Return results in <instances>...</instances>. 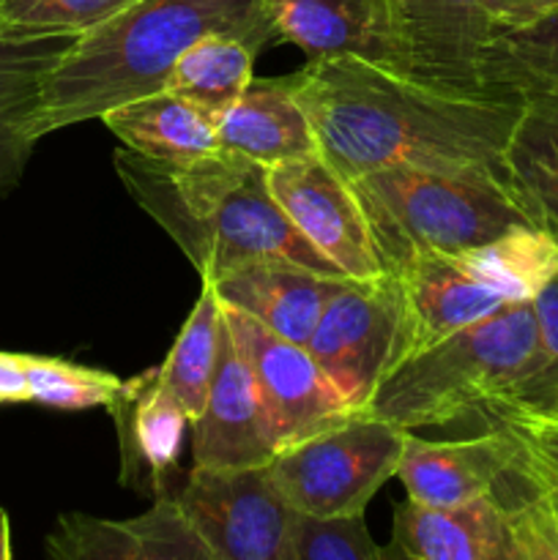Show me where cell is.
<instances>
[{"label": "cell", "instance_id": "6da1fadb", "mask_svg": "<svg viewBox=\"0 0 558 560\" xmlns=\"http://www.w3.org/2000/svg\"><path fill=\"white\" fill-rule=\"evenodd\" d=\"M323 159L348 180L383 167L487 170L507 175L523 93H452L372 60H310L284 77Z\"/></svg>", "mask_w": 558, "mask_h": 560}, {"label": "cell", "instance_id": "7a4b0ae2", "mask_svg": "<svg viewBox=\"0 0 558 560\" xmlns=\"http://www.w3.org/2000/svg\"><path fill=\"white\" fill-rule=\"evenodd\" d=\"M211 33L241 38L255 55L279 42L266 0H131L80 33L49 71L36 137L164 91L181 55Z\"/></svg>", "mask_w": 558, "mask_h": 560}, {"label": "cell", "instance_id": "3957f363", "mask_svg": "<svg viewBox=\"0 0 558 560\" xmlns=\"http://www.w3.org/2000/svg\"><path fill=\"white\" fill-rule=\"evenodd\" d=\"M113 162L131 200L178 244L202 282H219L263 257H288L345 277L295 233L268 189V167L241 153L217 148L164 162L120 145Z\"/></svg>", "mask_w": 558, "mask_h": 560}, {"label": "cell", "instance_id": "277c9868", "mask_svg": "<svg viewBox=\"0 0 558 560\" xmlns=\"http://www.w3.org/2000/svg\"><path fill=\"white\" fill-rule=\"evenodd\" d=\"M350 186L386 277L425 252L457 255L512 228H539L512 178L487 170L383 167Z\"/></svg>", "mask_w": 558, "mask_h": 560}, {"label": "cell", "instance_id": "5b68a950", "mask_svg": "<svg viewBox=\"0 0 558 560\" xmlns=\"http://www.w3.org/2000/svg\"><path fill=\"white\" fill-rule=\"evenodd\" d=\"M539 328L531 301L503 304L386 375L361 413L403 430L485 413L534 372Z\"/></svg>", "mask_w": 558, "mask_h": 560}, {"label": "cell", "instance_id": "8992f818", "mask_svg": "<svg viewBox=\"0 0 558 560\" xmlns=\"http://www.w3.org/2000/svg\"><path fill=\"white\" fill-rule=\"evenodd\" d=\"M386 558L405 560H558V536L520 465L485 495L457 506H425L410 498L394 506Z\"/></svg>", "mask_w": 558, "mask_h": 560}, {"label": "cell", "instance_id": "52a82bcc", "mask_svg": "<svg viewBox=\"0 0 558 560\" xmlns=\"http://www.w3.org/2000/svg\"><path fill=\"white\" fill-rule=\"evenodd\" d=\"M408 430L367 413H350L304 441L277 452L268 474L295 512L315 517L367 512L397 476Z\"/></svg>", "mask_w": 558, "mask_h": 560}, {"label": "cell", "instance_id": "ba28073f", "mask_svg": "<svg viewBox=\"0 0 558 560\" xmlns=\"http://www.w3.org/2000/svg\"><path fill=\"white\" fill-rule=\"evenodd\" d=\"M211 560H284L290 506L263 468H200L170 490Z\"/></svg>", "mask_w": 558, "mask_h": 560}, {"label": "cell", "instance_id": "9c48e42d", "mask_svg": "<svg viewBox=\"0 0 558 560\" xmlns=\"http://www.w3.org/2000/svg\"><path fill=\"white\" fill-rule=\"evenodd\" d=\"M399 328L394 279L350 282L332 299L306 350L350 413H361L392 372Z\"/></svg>", "mask_w": 558, "mask_h": 560}, {"label": "cell", "instance_id": "30bf717a", "mask_svg": "<svg viewBox=\"0 0 558 560\" xmlns=\"http://www.w3.org/2000/svg\"><path fill=\"white\" fill-rule=\"evenodd\" d=\"M266 178L288 222L317 255L353 282H381L386 277L353 186L323 153L274 164Z\"/></svg>", "mask_w": 558, "mask_h": 560}, {"label": "cell", "instance_id": "8fae6325", "mask_svg": "<svg viewBox=\"0 0 558 560\" xmlns=\"http://www.w3.org/2000/svg\"><path fill=\"white\" fill-rule=\"evenodd\" d=\"M222 315L260 388L277 452L348 419V405L326 381L306 345L268 331L233 306L222 304Z\"/></svg>", "mask_w": 558, "mask_h": 560}, {"label": "cell", "instance_id": "7c38bea8", "mask_svg": "<svg viewBox=\"0 0 558 560\" xmlns=\"http://www.w3.org/2000/svg\"><path fill=\"white\" fill-rule=\"evenodd\" d=\"M383 9L399 74L452 93H501L481 82V49L496 27L479 0H383Z\"/></svg>", "mask_w": 558, "mask_h": 560}, {"label": "cell", "instance_id": "4fadbf2b", "mask_svg": "<svg viewBox=\"0 0 558 560\" xmlns=\"http://www.w3.org/2000/svg\"><path fill=\"white\" fill-rule=\"evenodd\" d=\"M388 279H394L399 301L392 370L507 304L501 295L476 282L452 255L443 252L410 257Z\"/></svg>", "mask_w": 558, "mask_h": 560}, {"label": "cell", "instance_id": "5bb4252c", "mask_svg": "<svg viewBox=\"0 0 558 560\" xmlns=\"http://www.w3.org/2000/svg\"><path fill=\"white\" fill-rule=\"evenodd\" d=\"M191 457L200 468H263L277 457L260 388L228 323L206 408L191 421Z\"/></svg>", "mask_w": 558, "mask_h": 560}, {"label": "cell", "instance_id": "9a60e30c", "mask_svg": "<svg viewBox=\"0 0 558 560\" xmlns=\"http://www.w3.org/2000/svg\"><path fill=\"white\" fill-rule=\"evenodd\" d=\"M47 556L55 560H211L170 490L153 495V506L135 520L63 514L47 536Z\"/></svg>", "mask_w": 558, "mask_h": 560}, {"label": "cell", "instance_id": "2e32d148", "mask_svg": "<svg viewBox=\"0 0 558 560\" xmlns=\"http://www.w3.org/2000/svg\"><path fill=\"white\" fill-rule=\"evenodd\" d=\"M518 454V438L501 421H487V432L465 441L432 443L405 438L397 479L410 501L425 506H457L490 492Z\"/></svg>", "mask_w": 558, "mask_h": 560}, {"label": "cell", "instance_id": "e0dca14e", "mask_svg": "<svg viewBox=\"0 0 558 560\" xmlns=\"http://www.w3.org/2000/svg\"><path fill=\"white\" fill-rule=\"evenodd\" d=\"M353 279L328 277L288 257H263L211 282L224 306L255 317L290 342L306 345L317 320Z\"/></svg>", "mask_w": 558, "mask_h": 560}, {"label": "cell", "instance_id": "ac0fdd59", "mask_svg": "<svg viewBox=\"0 0 558 560\" xmlns=\"http://www.w3.org/2000/svg\"><path fill=\"white\" fill-rule=\"evenodd\" d=\"M266 9L279 42L295 44L310 60L353 55L397 71L383 0H266Z\"/></svg>", "mask_w": 558, "mask_h": 560}, {"label": "cell", "instance_id": "d6986e66", "mask_svg": "<svg viewBox=\"0 0 558 560\" xmlns=\"http://www.w3.org/2000/svg\"><path fill=\"white\" fill-rule=\"evenodd\" d=\"M107 410L118 424L124 485L137 487V476H142V490L153 495L170 490L167 474L178 463L184 430L191 421L164 386L159 366L124 383Z\"/></svg>", "mask_w": 558, "mask_h": 560}, {"label": "cell", "instance_id": "ffe728a7", "mask_svg": "<svg viewBox=\"0 0 558 560\" xmlns=\"http://www.w3.org/2000/svg\"><path fill=\"white\" fill-rule=\"evenodd\" d=\"M217 142L263 167L321 153L304 107L288 80H252L239 102L219 115Z\"/></svg>", "mask_w": 558, "mask_h": 560}, {"label": "cell", "instance_id": "44dd1931", "mask_svg": "<svg viewBox=\"0 0 558 560\" xmlns=\"http://www.w3.org/2000/svg\"><path fill=\"white\" fill-rule=\"evenodd\" d=\"M77 36L0 42V197L20 184L36 137L44 80Z\"/></svg>", "mask_w": 558, "mask_h": 560}, {"label": "cell", "instance_id": "7402d4cb", "mask_svg": "<svg viewBox=\"0 0 558 560\" xmlns=\"http://www.w3.org/2000/svg\"><path fill=\"white\" fill-rule=\"evenodd\" d=\"M98 120L124 142V148L148 159L184 162L219 148V115L173 91L148 93L118 104Z\"/></svg>", "mask_w": 558, "mask_h": 560}, {"label": "cell", "instance_id": "603a6c76", "mask_svg": "<svg viewBox=\"0 0 558 560\" xmlns=\"http://www.w3.org/2000/svg\"><path fill=\"white\" fill-rule=\"evenodd\" d=\"M507 173L536 224L558 238V88L523 93L507 145Z\"/></svg>", "mask_w": 558, "mask_h": 560}, {"label": "cell", "instance_id": "cb8c5ba5", "mask_svg": "<svg viewBox=\"0 0 558 560\" xmlns=\"http://www.w3.org/2000/svg\"><path fill=\"white\" fill-rule=\"evenodd\" d=\"M452 257L507 304H520L534 301L558 273V238L550 230L523 224Z\"/></svg>", "mask_w": 558, "mask_h": 560}, {"label": "cell", "instance_id": "d4e9b609", "mask_svg": "<svg viewBox=\"0 0 558 560\" xmlns=\"http://www.w3.org/2000/svg\"><path fill=\"white\" fill-rule=\"evenodd\" d=\"M222 328V301H219L211 282H202L200 299L191 306L173 350L159 366L164 386L178 399L189 421H195L206 408L208 388H211L213 372H217Z\"/></svg>", "mask_w": 558, "mask_h": 560}, {"label": "cell", "instance_id": "484cf974", "mask_svg": "<svg viewBox=\"0 0 558 560\" xmlns=\"http://www.w3.org/2000/svg\"><path fill=\"white\" fill-rule=\"evenodd\" d=\"M255 58L257 55L241 38L211 33L181 55L164 91L178 93L222 115L255 80Z\"/></svg>", "mask_w": 558, "mask_h": 560}, {"label": "cell", "instance_id": "4316f807", "mask_svg": "<svg viewBox=\"0 0 558 560\" xmlns=\"http://www.w3.org/2000/svg\"><path fill=\"white\" fill-rule=\"evenodd\" d=\"M487 91L528 93L558 88V11L518 31H492L481 49Z\"/></svg>", "mask_w": 558, "mask_h": 560}, {"label": "cell", "instance_id": "83f0119b", "mask_svg": "<svg viewBox=\"0 0 558 560\" xmlns=\"http://www.w3.org/2000/svg\"><path fill=\"white\" fill-rule=\"evenodd\" d=\"M131 0H0V42L80 36Z\"/></svg>", "mask_w": 558, "mask_h": 560}, {"label": "cell", "instance_id": "f1b7e54d", "mask_svg": "<svg viewBox=\"0 0 558 560\" xmlns=\"http://www.w3.org/2000/svg\"><path fill=\"white\" fill-rule=\"evenodd\" d=\"M25 372L31 402L58 410L109 408L124 386V381L109 372L47 355H25Z\"/></svg>", "mask_w": 558, "mask_h": 560}, {"label": "cell", "instance_id": "f546056e", "mask_svg": "<svg viewBox=\"0 0 558 560\" xmlns=\"http://www.w3.org/2000/svg\"><path fill=\"white\" fill-rule=\"evenodd\" d=\"M284 560H386L367 528L364 512L315 517L295 512Z\"/></svg>", "mask_w": 558, "mask_h": 560}, {"label": "cell", "instance_id": "4dcf8cb0", "mask_svg": "<svg viewBox=\"0 0 558 560\" xmlns=\"http://www.w3.org/2000/svg\"><path fill=\"white\" fill-rule=\"evenodd\" d=\"M536 328H539V350L536 366L512 397L498 402H512L528 413L553 416L558 408V273L539 290L534 301Z\"/></svg>", "mask_w": 558, "mask_h": 560}, {"label": "cell", "instance_id": "1f68e13d", "mask_svg": "<svg viewBox=\"0 0 558 560\" xmlns=\"http://www.w3.org/2000/svg\"><path fill=\"white\" fill-rule=\"evenodd\" d=\"M487 421L496 419L501 424H507L509 430L518 435V441L534 454L539 463H545L547 468H553L558 474V419L556 416H539L528 413V410L518 408L512 402H492L485 410Z\"/></svg>", "mask_w": 558, "mask_h": 560}, {"label": "cell", "instance_id": "d6a6232c", "mask_svg": "<svg viewBox=\"0 0 558 560\" xmlns=\"http://www.w3.org/2000/svg\"><path fill=\"white\" fill-rule=\"evenodd\" d=\"M496 31H518L556 14L558 0H479Z\"/></svg>", "mask_w": 558, "mask_h": 560}, {"label": "cell", "instance_id": "836d02e7", "mask_svg": "<svg viewBox=\"0 0 558 560\" xmlns=\"http://www.w3.org/2000/svg\"><path fill=\"white\" fill-rule=\"evenodd\" d=\"M520 465H523V474H525V479H528L531 492H534V498L539 501L542 512L547 514V520H550L553 530H556V536H558V474L553 468H547L545 463H539V459H536L534 454L523 446V443H520Z\"/></svg>", "mask_w": 558, "mask_h": 560}, {"label": "cell", "instance_id": "e575fe53", "mask_svg": "<svg viewBox=\"0 0 558 560\" xmlns=\"http://www.w3.org/2000/svg\"><path fill=\"white\" fill-rule=\"evenodd\" d=\"M0 402H31L25 355L0 353Z\"/></svg>", "mask_w": 558, "mask_h": 560}, {"label": "cell", "instance_id": "d590c367", "mask_svg": "<svg viewBox=\"0 0 558 560\" xmlns=\"http://www.w3.org/2000/svg\"><path fill=\"white\" fill-rule=\"evenodd\" d=\"M11 558V530H9V517L0 509V560Z\"/></svg>", "mask_w": 558, "mask_h": 560}, {"label": "cell", "instance_id": "8d00e7d4", "mask_svg": "<svg viewBox=\"0 0 558 560\" xmlns=\"http://www.w3.org/2000/svg\"><path fill=\"white\" fill-rule=\"evenodd\" d=\"M553 416H556V419H558V408H556V413H553Z\"/></svg>", "mask_w": 558, "mask_h": 560}]
</instances>
